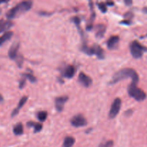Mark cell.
Returning <instances> with one entry per match:
<instances>
[{
  "label": "cell",
  "instance_id": "1",
  "mask_svg": "<svg viewBox=\"0 0 147 147\" xmlns=\"http://www.w3.org/2000/svg\"><path fill=\"white\" fill-rule=\"evenodd\" d=\"M128 78H131L132 79V81L139 82V76L134 69L123 68L113 75L110 81V84H115V83H118V82L121 81L123 79Z\"/></svg>",
  "mask_w": 147,
  "mask_h": 147
},
{
  "label": "cell",
  "instance_id": "2",
  "mask_svg": "<svg viewBox=\"0 0 147 147\" xmlns=\"http://www.w3.org/2000/svg\"><path fill=\"white\" fill-rule=\"evenodd\" d=\"M32 7V1H24L19 3L13 8L9 9L7 13V17L8 19H14L20 17L21 14L29 11Z\"/></svg>",
  "mask_w": 147,
  "mask_h": 147
},
{
  "label": "cell",
  "instance_id": "3",
  "mask_svg": "<svg viewBox=\"0 0 147 147\" xmlns=\"http://www.w3.org/2000/svg\"><path fill=\"white\" fill-rule=\"evenodd\" d=\"M139 82L132 81L128 88V93L131 97L134 98L138 101H142L146 98V94L143 90L137 87V83Z\"/></svg>",
  "mask_w": 147,
  "mask_h": 147
},
{
  "label": "cell",
  "instance_id": "4",
  "mask_svg": "<svg viewBox=\"0 0 147 147\" xmlns=\"http://www.w3.org/2000/svg\"><path fill=\"white\" fill-rule=\"evenodd\" d=\"M130 50L132 56L134 58L138 59L142 57L144 53L147 51V49L142 45L139 42L134 40L130 44Z\"/></svg>",
  "mask_w": 147,
  "mask_h": 147
},
{
  "label": "cell",
  "instance_id": "5",
  "mask_svg": "<svg viewBox=\"0 0 147 147\" xmlns=\"http://www.w3.org/2000/svg\"><path fill=\"white\" fill-rule=\"evenodd\" d=\"M82 50L89 55H96L98 58H104V51L98 45H94L91 47H88L87 45H84L82 46Z\"/></svg>",
  "mask_w": 147,
  "mask_h": 147
},
{
  "label": "cell",
  "instance_id": "6",
  "mask_svg": "<svg viewBox=\"0 0 147 147\" xmlns=\"http://www.w3.org/2000/svg\"><path fill=\"white\" fill-rule=\"evenodd\" d=\"M121 106V100L119 98H116L112 103L110 111H109L110 119H114L117 116L118 113L120 111Z\"/></svg>",
  "mask_w": 147,
  "mask_h": 147
},
{
  "label": "cell",
  "instance_id": "7",
  "mask_svg": "<svg viewBox=\"0 0 147 147\" xmlns=\"http://www.w3.org/2000/svg\"><path fill=\"white\" fill-rule=\"evenodd\" d=\"M70 123L75 127H82L87 125V121L83 115L78 114L72 118Z\"/></svg>",
  "mask_w": 147,
  "mask_h": 147
},
{
  "label": "cell",
  "instance_id": "8",
  "mask_svg": "<svg viewBox=\"0 0 147 147\" xmlns=\"http://www.w3.org/2000/svg\"><path fill=\"white\" fill-rule=\"evenodd\" d=\"M78 81L83 85L84 87H89L92 84V79L89 76L85 74L84 73H80L78 76Z\"/></svg>",
  "mask_w": 147,
  "mask_h": 147
},
{
  "label": "cell",
  "instance_id": "9",
  "mask_svg": "<svg viewBox=\"0 0 147 147\" xmlns=\"http://www.w3.org/2000/svg\"><path fill=\"white\" fill-rule=\"evenodd\" d=\"M19 47H20V44L19 42H15L11 45L10 49L9 50V57L11 58V60H16L17 57H18V50Z\"/></svg>",
  "mask_w": 147,
  "mask_h": 147
},
{
  "label": "cell",
  "instance_id": "10",
  "mask_svg": "<svg viewBox=\"0 0 147 147\" xmlns=\"http://www.w3.org/2000/svg\"><path fill=\"white\" fill-rule=\"evenodd\" d=\"M68 100L67 96H62L55 98V108L58 112H61L63 110V107L65 102Z\"/></svg>",
  "mask_w": 147,
  "mask_h": 147
},
{
  "label": "cell",
  "instance_id": "11",
  "mask_svg": "<svg viewBox=\"0 0 147 147\" xmlns=\"http://www.w3.org/2000/svg\"><path fill=\"white\" fill-rule=\"evenodd\" d=\"M119 42V37L117 35L112 36L109 38V40L107 42V46L108 48L110 50H114L116 49L118 47Z\"/></svg>",
  "mask_w": 147,
  "mask_h": 147
},
{
  "label": "cell",
  "instance_id": "12",
  "mask_svg": "<svg viewBox=\"0 0 147 147\" xmlns=\"http://www.w3.org/2000/svg\"><path fill=\"white\" fill-rule=\"evenodd\" d=\"M75 73H76V69H75L74 66L69 65L65 68L63 76L67 78H71L74 76Z\"/></svg>",
  "mask_w": 147,
  "mask_h": 147
},
{
  "label": "cell",
  "instance_id": "13",
  "mask_svg": "<svg viewBox=\"0 0 147 147\" xmlns=\"http://www.w3.org/2000/svg\"><path fill=\"white\" fill-rule=\"evenodd\" d=\"M106 27L104 24H99L96 26V36L98 38H101L104 35V33L106 32Z\"/></svg>",
  "mask_w": 147,
  "mask_h": 147
},
{
  "label": "cell",
  "instance_id": "14",
  "mask_svg": "<svg viewBox=\"0 0 147 147\" xmlns=\"http://www.w3.org/2000/svg\"><path fill=\"white\" fill-rule=\"evenodd\" d=\"M12 25L13 24L11 22L4 21L3 20H0V33L7 31V30L11 28Z\"/></svg>",
  "mask_w": 147,
  "mask_h": 147
},
{
  "label": "cell",
  "instance_id": "15",
  "mask_svg": "<svg viewBox=\"0 0 147 147\" xmlns=\"http://www.w3.org/2000/svg\"><path fill=\"white\" fill-rule=\"evenodd\" d=\"M27 98H27V96H24V97H22L20 99V102H19L18 103V106H17V107L13 111L12 113H11V116H12V117H14V116H16V115L19 113V111H20V109H22V107L24 106V103H25L26 101L27 100Z\"/></svg>",
  "mask_w": 147,
  "mask_h": 147
},
{
  "label": "cell",
  "instance_id": "16",
  "mask_svg": "<svg viewBox=\"0 0 147 147\" xmlns=\"http://www.w3.org/2000/svg\"><path fill=\"white\" fill-rule=\"evenodd\" d=\"M13 36V32H6L3 35H1L0 37V45L4 44V42L7 41V40H10L11 38V37Z\"/></svg>",
  "mask_w": 147,
  "mask_h": 147
},
{
  "label": "cell",
  "instance_id": "17",
  "mask_svg": "<svg viewBox=\"0 0 147 147\" xmlns=\"http://www.w3.org/2000/svg\"><path fill=\"white\" fill-rule=\"evenodd\" d=\"M75 139L72 136H67L65 138L64 142H63V147H72L74 145Z\"/></svg>",
  "mask_w": 147,
  "mask_h": 147
},
{
  "label": "cell",
  "instance_id": "18",
  "mask_svg": "<svg viewBox=\"0 0 147 147\" xmlns=\"http://www.w3.org/2000/svg\"><path fill=\"white\" fill-rule=\"evenodd\" d=\"M23 131H24V129H23V126L21 123H17V125L14 126V129H13V132L17 136H20V135L22 134Z\"/></svg>",
  "mask_w": 147,
  "mask_h": 147
},
{
  "label": "cell",
  "instance_id": "19",
  "mask_svg": "<svg viewBox=\"0 0 147 147\" xmlns=\"http://www.w3.org/2000/svg\"><path fill=\"white\" fill-rule=\"evenodd\" d=\"M29 127H34V130L35 133L40 131L42 129V125L39 123H34V122H29L27 123Z\"/></svg>",
  "mask_w": 147,
  "mask_h": 147
},
{
  "label": "cell",
  "instance_id": "20",
  "mask_svg": "<svg viewBox=\"0 0 147 147\" xmlns=\"http://www.w3.org/2000/svg\"><path fill=\"white\" fill-rule=\"evenodd\" d=\"M47 117V111H40L37 113V119L40 121H45Z\"/></svg>",
  "mask_w": 147,
  "mask_h": 147
},
{
  "label": "cell",
  "instance_id": "21",
  "mask_svg": "<svg viewBox=\"0 0 147 147\" xmlns=\"http://www.w3.org/2000/svg\"><path fill=\"white\" fill-rule=\"evenodd\" d=\"M113 142L110 140L108 142H105V143H101L99 145L98 147H113Z\"/></svg>",
  "mask_w": 147,
  "mask_h": 147
},
{
  "label": "cell",
  "instance_id": "22",
  "mask_svg": "<svg viewBox=\"0 0 147 147\" xmlns=\"http://www.w3.org/2000/svg\"><path fill=\"white\" fill-rule=\"evenodd\" d=\"M24 76L26 78L28 79L29 80H30V82H32V83H34V82H36V80H37V79H36V78L34 77L33 75H31V74H24Z\"/></svg>",
  "mask_w": 147,
  "mask_h": 147
},
{
  "label": "cell",
  "instance_id": "23",
  "mask_svg": "<svg viewBox=\"0 0 147 147\" xmlns=\"http://www.w3.org/2000/svg\"><path fill=\"white\" fill-rule=\"evenodd\" d=\"M98 8L100 9V10L102 11V12L105 13L106 11H107V7H106V4H105L103 2L98 3Z\"/></svg>",
  "mask_w": 147,
  "mask_h": 147
},
{
  "label": "cell",
  "instance_id": "24",
  "mask_svg": "<svg viewBox=\"0 0 147 147\" xmlns=\"http://www.w3.org/2000/svg\"><path fill=\"white\" fill-rule=\"evenodd\" d=\"M24 84H25V78H23L22 80H20V88H22L24 87Z\"/></svg>",
  "mask_w": 147,
  "mask_h": 147
},
{
  "label": "cell",
  "instance_id": "25",
  "mask_svg": "<svg viewBox=\"0 0 147 147\" xmlns=\"http://www.w3.org/2000/svg\"><path fill=\"white\" fill-rule=\"evenodd\" d=\"M121 24H130V22L129 21H122L121 22Z\"/></svg>",
  "mask_w": 147,
  "mask_h": 147
},
{
  "label": "cell",
  "instance_id": "26",
  "mask_svg": "<svg viewBox=\"0 0 147 147\" xmlns=\"http://www.w3.org/2000/svg\"><path fill=\"white\" fill-rule=\"evenodd\" d=\"M3 100H4V99H3V97H2V96H1V95H0V103H2V102H3Z\"/></svg>",
  "mask_w": 147,
  "mask_h": 147
},
{
  "label": "cell",
  "instance_id": "27",
  "mask_svg": "<svg viewBox=\"0 0 147 147\" xmlns=\"http://www.w3.org/2000/svg\"><path fill=\"white\" fill-rule=\"evenodd\" d=\"M125 3H126V4H132V1H125Z\"/></svg>",
  "mask_w": 147,
  "mask_h": 147
},
{
  "label": "cell",
  "instance_id": "28",
  "mask_svg": "<svg viewBox=\"0 0 147 147\" xmlns=\"http://www.w3.org/2000/svg\"><path fill=\"white\" fill-rule=\"evenodd\" d=\"M143 11H144V12L146 13V14H147V7H144V8L143 9Z\"/></svg>",
  "mask_w": 147,
  "mask_h": 147
},
{
  "label": "cell",
  "instance_id": "29",
  "mask_svg": "<svg viewBox=\"0 0 147 147\" xmlns=\"http://www.w3.org/2000/svg\"><path fill=\"white\" fill-rule=\"evenodd\" d=\"M107 4H111V5H113V2H107Z\"/></svg>",
  "mask_w": 147,
  "mask_h": 147
},
{
  "label": "cell",
  "instance_id": "30",
  "mask_svg": "<svg viewBox=\"0 0 147 147\" xmlns=\"http://www.w3.org/2000/svg\"><path fill=\"white\" fill-rule=\"evenodd\" d=\"M4 2H5V1H0V4H1V3H4ZM0 14H1V9H0Z\"/></svg>",
  "mask_w": 147,
  "mask_h": 147
}]
</instances>
